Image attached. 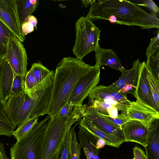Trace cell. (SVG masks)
Wrapping results in <instances>:
<instances>
[{
    "label": "cell",
    "mask_w": 159,
    "mask_h": 159,
    "mask_svg": "<svg viewBox=\"0 0 159 159\" xmlns=\"http://www.w3.org/2000/svg\"><path fill=\"white\" fill-rule=\"evenodd\" d=\"M50 118L47 116L17 141L10 148V159H39L42 137Z\"/></svg>",
    "instance_id": "5"
},
{
    "label": "cell",
    "mask_w": 159,
    "mask_h": 159,
    "mask_svg": "<svg viewBox=\"0 0 159 159\" xmlns=\"http://www.w3.org/2000/svg\"><path fill=\"white\" fill-rule=\"evenodd\" d=\"M135 89V87L132 85L127 84L120 89L118 92L121 93L125 96H126L127 94L128 93H131L134 95Z\"/></svg>",
    "instance_id": "36"
},
{
    "label": "cell",
    "mask_w": 159,
    "mask_h": 159,
    "mask_svg": "<svg viewBox=\"0 0 159 159\" xmlns=\"http://www.w3.org/2000/svg\"><path fill=\"white\" fill-rule=\"evenodd\" d=\"M21 29L23 35L25 36L28 34L34 31V27L26 21L21 25Z\"/></svg>",
    "instance_id": "35"
},
{
    "label": "cell",
    "mask_w": 159,
    "mask_h": 159,
    "mask_svg": "<svg viewBox=\"0 0 159 159\" xmlns=\"http://www.w3.org/2000/svg\"><path fill=\"white\" fill-rule=\"evenodd\" d=\"M141 65V63L138 58L134 61L130 69L124 68L121 72V76L119 79L108 86L118 92L127 84H131L136 89Z\"/></svg>",
    "instance_id": "19"
},
{
    "label": "cell",
    "mask_w": 159,
    "mask_h": 159,
    "mask_svg": "<svg viewBox=\"0 0 159 159\" xmlns=\"http://www.w3.org/2000/svg\"><path fill=\"white\" fill-rule=\"evenodd\" d=\"M59 153H58L54 158V159H59Z\"/></svg>",
    "instance_id": "41"
},
{
    "label": "cell",
    "mask_w": 159,
    "mask_h": 159,
    "mask_svg": "<svg viewBox=\"0 0 159 159\" xmlns=\"http://www.w3.org/2000/svg\"><path fill=\"white\" fill-rule=\"evenodd\" d=\"M37 85L36 79L31 69L28 71L24 78V89L29 91L34 88Z\"/></svg>",
    "instance_id": "29"
},
{
    "label": "cell",
    "mask_w": 159,
    "mask_h": 159,
    "mask_svg": "<svg viewBox=\"0 0 159 159\" xmlns=\"http://www.w3.org/2000/svg\"><path fill=\"white\" fill-rule=\"evenodd\" d=\"M7 157L4 145L0 142V159H4Z\"/></svg>",
    "instance_id": "38"
},
{
    "label": "cell",
    "mask_w": 159,
    "mask_h": 159,
    "mask_svg": "<svg viewBox=\"0 0 159 159\" xmlns=\"http://www.w3.org/2000/svg\"><path fill=\"white\" fill-rule=\"evenodd\" d=\"M69 145L68 159H80L81 147L78 142L74 127L69 130Z\"/></svg>",
    "instance_id": "23"
},
{
    "label": "cell",
    "mask_w": 159,
    "mask_h": 159,
    "mask_svg": "<svg viewBox=\"0 0 159 159\" xmlns=\"http://www.w3.org/2000/svg\"><path fill=\"white\" fill-rule=\"evenodd\" d=\"M74 107L70 104L67 102L55 116L58 117H62L70 115L72 113Z\"/></svg>",
    "instance_id": "32"
},
{
    "label": "cell",
    "mask_w": 159,
    "mask_h": 159,
    "mask_svg": "<svg viewBox=\"0 0 159 159\" xmlns=\"http://www.w3.org/2000/svg\"><path fill=\"white\" fill-rule=\"evenodd\" d=\"M79 128L78 134L79 143L87 159H99L100 150L96 147V144L99 138L80 126Z\"/></svg>",
    "instance_id": "16"
},
{
    "label": "cell",
    "mask_w": 159,
    "mask_h": 159,
    "mask_svg": "<svg viewBox=\"0 0 159 159\" xmlns=\"http://www.w3.org/2000/svg\"><path fill=\"white\" fill-rule=\"evenodd\" d=\"M76 125H79L96 136L105 140L106 145L118 148L124 142L119 138L101 129L85 117L78 121Z\"/></svg>",
    "instance_id": "17"
},
{
    "label": "cell",
    "mask_w": 159,
    "mask_h": 159,
    "mask_svg": "<svg viewBox=\"0 0 159 159\" xmlns=\"http://www.w3.org/2000/svg\"><path fill=\"white\" fill-rule=\"evenodd\" d=\"M139 3L137 4L140 5L145 7L152 11L153 14L157 15L159 14V9L157 5L152 0H143L141 1Z\"/></svg>",
    "instance_id": "31"
},
{
    "label": "cell",
    "mask_w": 159,
    "mask_h": 159,
    "mask_svg": "<svg viewBox=\"0 0 159 159\" xmlns=\"http://www.w3.org/2000/svg\"><path fill=\"white\" fill-rule=\"evenodd\" d=\"M31 69L36 80L37 85L35 87L44 80L51 72V70L39 62L32 64Z\"/></svg>",
    "instance_id": "27"
},
{
    "label": "cell",
    "mask_w": 159,
    "mask_h": 159,
    "mask_svg": "<svg viewBox=\"0 0 159 159\" xmlns=\"http://www.w3.org/2000/svg\"><path fill=\"white\" fill-rule=\"evenodd\" d=\"M125 114H118L117 117L128 121L137 120L149 128L155 120L159 119V112L151 109L137 101H129Z\"/></svg>",
    "instance_id": "11"
},
{
    "label": "cell",
    "mask_w": 159,
    "mask_h": 159,
    "mask_svg": "<svg viewBox=\"0 0 159 159\" xmlns=\"http://www.w3.org/2000/svg\"><path fill=\"white\" fill-rule=\"evenodd\" d=\"M69 130L66 134L64 142L60 151L59 159H68L69 145Z\"/></svg>",
    "instance_id": "30"
},
{
    "label": "cell",
    "mask_w": 159,
    "mask_h": 159,
    "mask_svg": "<svg viewBox=\"0 0 159 159\" xmlns=\"http://www.w3.org/2000/svg\"><path fill=\"white\" fill-rule=\"evenodd\" d=\"M15 36L11 30L0 20V58L6 57L10 39Z\"/></svg>",
    "instance_id": "24"
},
{
    "label": "cell",
    "mask_w": 159,
    "mask_h": 159,
    "mask_svg": "<svg viewBox=\"0 0 159 159\" xmlns=\"http://www.w3.org/2000/svg\"><path fill=\"white\" fill-rule=\"evenodd\" d=\"M24 78L14 73L5 57L2 60L0 71V103L4 105L8 98L24 89Z\"/></svg>",
    "instance_id": "7"
},
{
    "label": "cell",
    "mask_w": 159,
    "mask_h": 159,
    "mask_svg": "<svg viewBox=\"0 0 159 159\" xmlns=\"http://www.w3.org/2000/svg\"><path fill=\"white\" fill-rule=\"evenodd\" d=\"M27 21L32 25L34 27L36 28L38 20L37 18L35 16L31 15L30 16L28 17Z\"/></svg>",
    "instance_id": "37"
},
{
    "label": "cell",
    "mask_w": 159,
    "mask_h": 159,
    "mask_svg": "<svg viewBox=\"0 0 159 159\" xmlns=\"http://www.w3.org/2000/svg\"><path fill=\"white\" fill-rule=\"evenodd\" d=\"M121 130L126 142L137 143L146 146L149 128L137 120H130L123 124Z\"/></svg>",
    "instance_id": "14"
},
{
    "label": "cell",
    "mask_w": 159,
    "mask_h": 159,
    "mask_svg": "<svg viewBox=\"0 0 159 159\" xmlns=\"http://www.w3.org/2000/svg\"><path fill=\"white\" fill-rule=\"evenodd\" d=\"M133 159H147L144 152L138 146L133 148Z\"/></svg>",
    "instance_id": "34"
},
{
    "label": "cell",
    "mask_w": 159,
    "mask_h": 159,
    "mask_svg": "<svg viewBox=\"0 0 159 159\" xmlns=\"http://www.w3.org/2000/svg\"><path fill=\"white\" fill-rule=\"evenodd\" d=\"M3 59H2L1 58H0V69H1V63H2V60Z\"/></svg>",
    "instance_id": "42"
},
{
    "label": "cell",
    "mask_w": 159,
    "mask_h": 159,
    "mask_svg": "<svg viewBox=\"0 0 159 159\" xmlns=\"http://www.w3.org/2000/svg\"><path fill=\"white\" fill-rule=\"evenodd\" d=\"M5 57L14 73L25 78L28 72V58L22 42L15 36L8 41Z\"/></svg>",
    "instance_id": "9"
},
{
    "label": "cell",
    "mask_w": 159,
    "mask_h": 159,
    "mask_svg": "<svg viewBox=\"0 0 159 159\" xmlns=\"http://www.w3.org/2000/svg\"><path fill=\"white\" fill-rule=\"evenodd\" d=\"M147 66L152 74L159 80V31L150 39L146 49Z\"/></svg>",
    "instance_id": "18"
},
{
    "label": "cell",
    "mask_w": 159,
    "mask_h": 159,
    "mask_svg": "<svg viewBox=\"0 0 159 159\" xmlns=\"http://www.w3.org/2000/svg\"><path fill=\"white\" fill-rule=\"evenodd\" d=\"M100 67L90 66L77 82L67 101L74 107L82 105L92 89L99 83Z\"/></svg>",
    "instance_id": "8"
},
{
    "label": "cell",
    "mask_w": 159,
    "mask_h": 159,
    "mask_svg": "<svg viewBox=\"0 0 159 159\" xmlns=\"http://www.w3.org/2000/svg\"><path fill=\"white\" fill-rule=\"evenodd\" d=\"M9 159V158L7 157L5 159Z\"/></svg>",
    "instance_id": "43"
},
{
    "label": "cell",
    "mask_w": 159,
    "mask_h": 159,
    "mask_svg": "<svg viewBox=\"0 0 159 159\" xmlns=\"http://www.w3.org/2000/svg\"><path fill=\"white\" fill-rule=\"evenodd\" d=\"M87 108L85 104L76 106L70 115L50 118L42 137L39 159H54L60 153L67 132L83 117Z\"/></svg>",
    "instance_id": "4"
},
{
    "label": "cell",
    "mask_w": 159,
    "mask_h": 159,
    "mask_svg": "<svg viewBox=\"0 0 159 159\" xmlns=\"http://www.w3.org/2000/svg\"><path fill=\"white\" fill-rule=\"evenodd\" d=\"M102 115L107 120L118 127L121 129V126L122 125L128 121L126 120H122L118 117L115 118H114L110 117L108 115L102 114Z\"/></svg>",
    "instance_id": "33"
},
{
    "label": "cell",
    "mask_w": 159,
    "mask_h": 159,
    "mask_svg": "<svg viewBox=\"0 0 159 159\" xmlns=\"http://www.w3.org/2000/svg\"><path fill=\"white\" fill-rule=\"evenodd\" d=\"M148 69L145 62L141 63L137 85L134 95L138 102L155 110L147 75Z\"/></svg>",
    "instance_id": "13"
},
{
    "label": "cell",
    "mask_w": 159,
    "mask_h": 159,
    "mask_svg": "<svg viewBox=\"0 0 159 159\" xmlns=\"http://www.w3.org/2000/svg\"><path fill=\"white\" fill-rule=\"evenodd\" d=\"M15 128L5 113L2 105L0 104V136L13 135Z\"/></svg>",
    "instance_id": "26"
},
{
    "label": "cell",
    "mask_w": 159,
    "mask_h": 159,
    "mask_svg": "<svg viewBox=\"0 0 159 159\" xmlns=\"http://www.w3.org/2000/svg\"><path fill=\"white\" fill-rule=\"evenodd\" d=\"M90 102L98 99L115 107L122 114L126 113V108L129 105V100L126 96L118 93V91L103 85L96 86L89 95Z\"/></svg>",
    "instance_id": "10"
},
{
    "label": "cell",
    "mask_w": 159,
    "mask_h": 159,
    "mask_svg": "<svg viewBox=\"0 0 159 159\" xmlns=\"http://www.w3.org/2000/svg\"><path fill=\"white\" fill-rule=\"evenodd\" d=\"M159 120L154 121L148 130L145 147L147 159H159Z\"/></svg>",
    "instance_id": "21"
},
{
    "label": "cell",
    "mask_w": 159,
    "mask_h": 159,
    "mask_svg": "<svg viewBox=\"0 0 159 159\" xmlns=\"http://www.w3.org/2000/svg\"><path fill=\"white\" fill-rule=\"evenodd\" d=\"M86 17L111 23L139 26L142 29L159 28L157 15L148 13L137 4L126 0L98 1L91 6Z\"/></svg>",
    "instance_id": "1"
},
{
    "label": "cell",
    "mask_w": 159,
    "mask_h": 159,
    "mask_svg": "<svg viewBox=\"0 0 159 159\" xmlns=\"http://www.w3.org/2000/svg\"><path fill=\"white\" fill-rule=\"evenodd\" d=\"M90 66L76 57H65L57 66L49 106L46 112L54 117L67 102L78 81Z\"/></svg>",
    "instance_id": "2"
},
{
    "label": "cell",
    "mask_w": 159,
    "mask_h": 159,
    "mask_svg": "<svg viewBox=\"0 0 159 159\" xmlns=\"http://www.w3.org/2000/svg\"><path fill=\"white\" fill-rule=\"evenodd\" d=\"M0 20L21 42L25 40L18 16L16 0H0Z\"/></svg>",
    "instance_id": "12"
},
{
    "label": "cell",
    "mask_w": 159,
    "mask_h": 159,
    "mask_svg": "<svg viewBox=\"0 0 159 159\" xmlns=\"http://www.w3.org/2000/svg\"><path fill=\"white\" fill-rule=\"evenodd\" d=\"M147 77L150 86L155 108L157 111L159 112V80L153 76L148 70Z\"/></svg>",
    "instance_id": "28"
},
{
    "label": "cell",
    "mask_w": 159,
    "mask_h": 159,
    "mask_svg": "<svg viewBox=\"0 0 159 159\" xmlns=\"http://www.w3.org/2000/svg\"><path fill=\"white\" fill-rule=\"evenodd\" d=\"M106 145V142L103 139L99 138L96 142V146L98 149L103 148Z\"/></svg>",
    "instance_id": "39"
},
{
    "label": "cell",
    "mask_w": 159,
    "mask_h": 159,
    "mask_svg": "<svg viewBox=\"0 0 159 159\" xmlns=\"http://www.w3.org/2000/svg\"><path fill=\"white\" fill-rule=\"evenodd\" d=\"M52 85L31 94L24 89L19 94L8 98L3 105V109L15 128L27 119L46 114L49 105Z\"/></svg>",
    "instance_id": "3"
},
{
    "label": "cell",
    "mask_w": 159,
    "mask_h": 159,
    "mask_svg": "<svg viewBox=\"0 0 159 159\" xmlns=\"http://www.w3.org/2000/svg\"><path fill=\"white\" fill-rule=\"evenodd\" d=\"M18 16L21 25L36 10L39 3L37 0H16Z\"/></svg>",
    "instance_id": "22"
},
{
    "label": "cell",
    "mask_w": 159,
    "mask_h": 159,
    "mask_svg": "<svg viewBox=\"0 0 159 159\" xmlns=\"http://www.w3.org/2000/svg\"><path fill=\"white\" fill-rule=\"evenodd\" d=\"M94 51L95 65L100 67L102 66H107L120 72L124 68L117 54L112 49H103L99 45Z\"/></svg>",
    "instance_id": "20"
},
{
    "label": "cell",
    "mask_w": 159,
    "mask_h": 159,
    "mask_svg": "<svg viewBox=\"0 0 159 159\" xmlns=\"http://www.w3.org/2000/svg\"><path fill=\"white\" fill-rule=\"evenodd\" d=\"M38 117L34 116L27 119L18 126L13 133V136L17 141L24 137L38 123Z\"/></svg>",
    "instance_id": "25"
},
{
    "label": "cell",
    "mask_w": 159,
    "mask_h": 159,
    "mask_svg": "<svg viewBox=\"0 0 159 159\" xmlns=\"http://www.w3.org/2000/svg\"><path fill=\"white\" fill-rule=\"evenodd\" d=\"M82 2L83 5L85 7H87L88 4H90L91 6L95 2V0H82Z\"/></svg>",
    "instance_id": "40"
},
{
    "label": "cell",
    "mask_w": 159,
    "mask_h": 159,
    "mask_svg": "<svg viewBox=\"0 0 159 159\" xmlns=\"http://www.w3.org/2000/svg\"><path fill=\"white\" fill-rule=\"evenodd\" d=\"M76 39L72 49L76 57L82 60L87 54L95 51L99 45L101 30L86 17L82 16L75 24Z\"/></svg>",
    "instance_id": "6"
},
{
    "label": "cell",
    "mask_w": 159,
    "mask_h": 159,
    "mask_svg": "<svg viewBox=\"0 0 159 159\" xmlns=\"http://www.w3.org/2000/svg\"><path fill=\"white\" fill-rule=\"evenodd\" d=\"M83 117L90 120L97 126L107 133L119 138L124 142H126L122 130L107 120L100 112L93 107H87L83 115Z\"/></svg>",
    "instance_id": "15"
}]
</instances>
